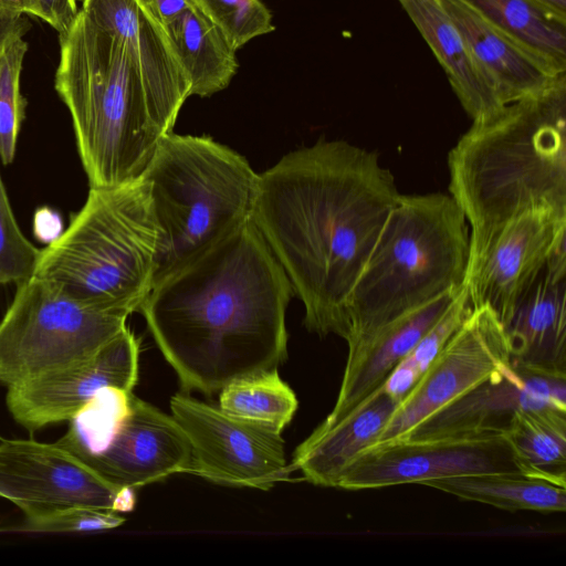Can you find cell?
Here are the masks:
<instances>
[{"instance_id": "1", "label": "cell", "mask_w": 566, "mask_h": 566, "mask_svg": "<svg viewBox=\"0 0 566 566\" xmlns=\"http://www.w3.org/2000/svg\"><path fill=\"white\" fill-rule=\"evenodd\" d=\"M400 192L376 151L318 139L258 176L251 219L321 337L348 334L350 293Z\"/></svg>"}, {"instance_id": "2", "label": "cell", "mask_w": 566, "mask_h": 566, "mask_svg": "<svg viewBox=\"0 0 566 566\" xmlns=\"http://www.w3.org/2000/svg\"><path fill=\"white\" fill-rule=\"evenodd\" d=\"M292 296L250 218L156 281L138 312L182 388L211 395L286 359Z\"/></svg>"}, {"instance_id": "3", "label": "cell", "mask_w": 566, "mask_h": 566, "mask_svg": "<svg viewBox=\"0 0 566 566\" xmlns=\"http://www.w3.org/2000/svg\"><path fill=\"white\" fill-rule=\"evenodd\" d=\"M54 86L93 188L140 178L191 96L167 36L134 44L102 31L81 10L60 34Z\"/></svg>"}, {"instance_id": "4", "label": "cell", "mask_w": 566, "mask_h": 566, "mask_svg": "<svg viewBox=\"0 0 566 566\" xmlns=\"http://www.w3.org/2000/svg\"><path fill=\"white\" fill-rule=\"evenodd\" d=\"M449 195L469 226V258L512 219L566 212V73L472 122L448 156Z\"/></svg>"}, {"instance_id": "5", "label": "cell", "mask_w": 566, "mask_h": 566, "mask_svg": "<svg viewBox=\"0 0 566 566\" xmlns=\"http://www.w3.org/2000/svg\"><path fill=\"white\" fill-rule=\"evenodd\" d=\"M160 241L147 180L90 187L67 228L40 250L33 275L95 310L128 316L155 284Z\"/></svg>"}, {"instance_id": "6", "label": "cell", "mask_w": 566, "mask_h": 566, "mask_svg": "<svg viewBox=\"0 0 566 566\" xmlns=\"http://www.w3.org/2000/svg\"><path fill=\"white\" fill-rule=\"evenodd\" d=\"M468 222L450 195H400L347 304L348 348L463 286Z\"/></svg>"}, {"instance_id": "7", "label": "cell", "mask_w": 566, "mask_h": 566, "mask_svg": "<svg viewBox=\"0 0 566 566\" xmlns=\"http://www.w3.org/2000/svg\"><path fill=\"white\" fill-rule=\"evenodd\" d=\"M258 176L245 157L209 136L163 137L142 176L161 230L155 282L251 218Z\"/></svg>"}, {"instance_id": "8", "label": "cell", "mask_w": 566, "mask_h": 566, "mask_svg": "<svg viewBox=\"0 0 566 566\" xmlns=\"http://www.w3.org/2000/svg\"><path fill=\"white\" fill-rule=\"evenodd\" d=\"M128 316L95 310L32 275L0 321V385L11 387L94 355Z\"/></svg>"}, {"instance_id": "9", "label": "cell", "mask_w": 566, "mask_h": 566, "mask_svg": "<svg viewBox=\"0 0 566 566\" xmlns=\"http://www.w3.org/2000/svg\"><path fill=\"white\" fill-rule=\"evenodd\" d=\"M170 411L190 443L186 473L216 483L269 490L287 481L294 471L279 431L181 392L171 397Z\"/></svg>"}, {"instance_id": "10", "label": "cell", "mask_w": 566, "mask_h": 566, "mask_svg": "<svg viewBox=\"0 0 566 566\" xmlns=\"http://www.w3.org/2000/svg\"><path fill=\"white\" fill-rule=\"evenodd\" d=\"M489 474H525L504 434L401 439L360 452L337 488L359 491Z\"/></svg>"}, {"instance_id": "11", "label": "cell", "mask_w": 566, "mask_h": 566, "mask_svg": "<svg viewBox=\"0 0 566 566\" xmlns=\"http://www.w3.org/2000/svg\"><path fill=\"white\" fill-rule=\"evenodd\" d=\"M0 497L25 515L72 506L130 512L135 490L117 486L66 449L31 439L0 442Z\"/></svg>"}, {"instance_id": "12", "label": "cell", "mask_w": 566, "mask_h": 566, "mask_svg": "<svg viewBox=\"0 0 566 566\" xmlns=\"http://www.w3.org/2000/svg\"><path fill=\"white\" fill-rule=\"evenodd\" d=\"M512 364L509 342L495 313L486 305L472 307L402 396L374 446L402 438L423 419Z\"/></svg>"}, {"instance_id": "13", "label": "cell", "mask_w": 566, "mask_h": 566, "mask_svg": "<svg viewBox=\"0 0 566 566\" xmlns=\"http://www.w3.org/2000/svg\"><path fill=\"white\" fill-rule=\"evenodd\" d=\"M564 241L566 212L542 207L509 221L469 258L463 285L471 307L489 306L504 326Z\"/></svg>"}, {"instance_id": "14", "label": "cell", "mask_w": 566, "mask_h": 566, "mask_svg": "<svg viewBox=\"0 0 566 566\" xmlns=\"http://www.w3.org/2000/svg\"><path fill=\"white\" fill-rule=\"evenodd\" d=\"M139 340L126 326L91 357L8 387L7 407L30 431L70 421L99 390L132 391L138 379Z\"/></svg>"}, {"instance_id": "15", "label": "cell", "mask_w": 566, "mask_h": 566, "mask_svg": "<svg viewBox=\"0 0 566 566\" xmlns=\"http://www.w3.org/2000/svg\"><path fill=\"white\" fill-rule=\"evenodd\" d=\"M566 378L535 374L512 364L433 412L402 438L429 440L504 434L521 409L566 410Z\"/></svg>"}, {"instance_id": "16", "label": "cell", "mask_w": 566, "mask_h": 566, "mask_svg": "<svg viewBox=\"0 0 566 566\" xmlns=\"http://www.w3.org/2000/svg\"><path fill=\"white\" fill-rule=\"evenodd\" d=\"M190 443L171 415L136 397L103 449L82 460L108 482L137 489L187 472Z\"/></svg>"}, {"instance_id": "17", "label": "cell", "mask_w": 566, "mask_h": 566, "mask_svg": "<svg viewBox=\"0 0 566 566\" xmlns=\"http://www.w3.org/2000/svg\"><path fill=\"white\" fill-rule=\"evenodd\" d=\"M503 328L514 365L566 378V241L552 252Z\"/></svg>"}, {"instance_id": "18", "label": "cell", "mask_w": 566, "mask_h": 566, "mask_svg": "<svg viewBox=\"0 0 566 566\" xmlns=\"http://www.w3.org/2000/svg\"><path fill=\"white\" fill-rule=\"evenodd\" d=\"M462 289L440 295L349 347L336 402L318 427L336 424L379 389Z\"/></svg>"}, {"instance_id": "19", "label": "cell", "mask_w": 566, "mask_h": 566, "mask_svg": "<svg viewBox=\"0 0 566 566\" xmlns=\"http://www.w3.org/2000/svg\"><path fill=\"white\" fill-rule=\"evenodd\" d=\"M437 2L467 42L504 106L542 91L560 75L462 0Z\"/></svg>"}, {"instance_id": "20", "label": "cell", "mask_w": 566, "mask_h": 566, "mask_svg": "<svg viewBox=\"0 0 566 566\" xmlns=\"http://www.w3.org/2000/svg\"><path fill=\"white\" fill-rule=\"evenodd\" d=\"M399 401L381 386L336 424L317 427L293 452V470L315 485L337 488L352 461L376 443Z\"/></svg>"}, {"instance_id": "21", "label": "cell", "mask_w": 566, "mask_h": 566, "mask_svg": "<svg viewBox=\"0 0 566 566\" xmlns=\"http://www.w3.org/2000/svg\"><path fill=\"white\" fill-rule=\"evenodd\" d=\"M398 2L443 67L454 94L472 122L501 111L504 105L437 0Z\"/></svg>"}, {"instance_id": "22", "label": "cell", "mask_w": 566, "mask_h": 566, "mask_svg": "<svg viewBox=\"0 0 566 566\" xmlns=\"http://www.w3.org/2000/svg\"><path fill=\"white\" fill-rule=\"evenodd\" d=\"M163 28L189 81L191 96L208 97L228 87L239 67L237 50L198 7Z\"/></svg>"}, {"instance_id": "23", "label": "cell", "mask_w": 566, "mask_h": 566, "mask_svg": "<svg viewBox=\"0 0 566 566\" xmlns=\"http://www.w3.org/2000/svg\"><path fill=\"white\" fill-rule=\"evenodd\" d=\"M555 74L566 73V18L533 0H462Z\"/></svg>"}, {"instance_id": "24", "label": "cell", "mask_w": 566, "mask_h": 566, "mask_svg": "<svg viewBox=\"0 0 566 566\" xmlns=\"http://www.w3.org/2000/svg\"><path fill=\"white\" fill-rule=\"evenodd\" d=\"M422 485L509 512L566 510V485L528 474L460 476L426 481Z\"/></svg>"}, {"instance_id": "25", "label": "cell", "mask_w": 566, "mask_h": 566, "mask_svg": "<svg viewBox=\"0 0 566 566\" xmlns=\"http://www.w3.org/2000/svg\"><path fill=\"white\" fill-rule=\"evenodd\" d=\"M504 436L525 474L566 485L565 409L517 410Z\"/></svg>"}, {"instance_id": "26", "label": "cell", "mask_w": 566, "mask_h": 566, "mask_svg": "<svg viewBox=\"0 0 566 566\" xmlns=\"http://www.w3.org/2000/svg\"><path fill=\"white\" fill-rule=\"evenodd\" d=\"M298 401L277 369L231 381L220 390L219 407L226 412L275 431L291 422Z\"/></svg>"}, {"instance_id": "27", "label": "cell", "mask_w": 566, "mask_h": 566, "mask_svg": "<svg viewBox=\"0 0 566 566\" xmlns=\"http://www.w3.org/2000/svg\"><path fill=\"white\" fill-rule=\"evenodd\" d=\"M27 50L23 34H17L0 54V161L3 165L14 158L24 118L25 99L20 92V75Z\"/></svg>"}, {"instance_id": "28", "label": "cell", "mask_w": 566, "mask_h": 566, "mask_svg": "<svg viewBox=\"0 0 566 566\" xmlns=\"http://www.w3.org/2000/svg\"><path fill=\"white\" fill-rule=\"evenodd\" d=\"M81 11L102 31L134 44L166 35L142 0H83Z\"/></svg>"}, {"instance_id": "29", "label": "cell", "mask_w": 566, "mask_h": 566, "mask_svg": "<svg viewBox=\"0 0 566 566\" xmlns=\"http://www.w3.org/2000/svg\"><path fill=\"white\" fill-rule=\"evenodd\" d=\"M196 4L235 50L275 29L261 0H196Z\"/></svg>"}, {"instance_id": "30", "label": "cell", "mask_w": 566, "mask_h": 566, "mask_svg": "<svg viewBox=\"0 0 566 566\" xmlns=\"http://www.w3.org/2000/svg\"><path fill=\"white\" fill-rule=\"evenodd\" d=\"M40 250L22 233L0 175V284H19L34 273Z\"/></svg>"}, {"instance_id": "31", "label": "cell", "mask_w": 566, "mask_h": 566, "mask_svg": "<svg viewBox=\"0 0 566 566\" xmlns=\"http://www.w3.org/2000/svg\"><path fill=\"white\" fill-rule=\"evenodd\" d=\"M471 308L463 285V289L439 321L427 332L417 346L397 367L417 381L438 352L461 326Z\"/></svg>"}, {"instance_id": "32", "label": "cell", "mask_w": 566, "mask_h": 566, "mask_svg": "<svg viewBox=\"0 0 566 566\" xmlns=\"http://www.w3.org/2000/svg\"><path fill=\"white\" fill-rule=\"evenodd\" d=\"M119 513L86 506H72L25 515L23 528L32 532H98L124 524Z\"/></svg>"}, {"instance_id": "33", "label": "cell", "mask_w": 566, "mask_h": 566, "mask_svg": "<svg viewBox=\"0 0 566 566\" xmlns=\"http://www.w3.org/2000/svg\"><path fill=\"white\" fill-rule=\"evenodd\" d=\"M30 14L49 23L59 34L73 24L78 10L75 0H29Z\"/></svg>"}, {"instance_id": "34", "label": "cell", "mask_w": 566, "mask_h": 566, "mask_svg": "<svg viewBox=\"0 0 566 566\" xmlns=\"http://www.w3.org/2000/svg\"><path fill=\"white\" fill-rule=\"evenodd\" d=\"M154 18L164 27L186 10L197 7L196 0H142Z\"/></svg>"}, {"instance_id": "35", "label": "cell", "mask_w": 566, "mask_h": 566, "mask_svg": "<svg viewBox=\"0 0 566 566\" xmlns=\"http://www.w3.org/2000/svg\"><path fill=\"white\" fill-rule=\"evenodd\" d=\"M30 24L23 14L0 11V54L6 44L17 34H25Z\"/></svg>"}, {"instance_id": "36", "label": "cell", "mask_w": 566, "mask_h": 566, "mask_svg": "<svg viewBox=\"0 0 566 566\" xmlns=\"http://www.w3.org/2000/svg\"><path fill=\"white\" fill-rule=\"evenodd\" d=\"M0 11L12 14H30L29 0H0Z\"/></svg>"}, {"instance_id": "37", "label": "cell", "mask_w": 566, "mask_h": 566, "mask_svg": "<svg viewBox=\"0 0 566 566\" xmlns=\"http://www.w3.org/2000/svg\"><path fill=\"white\" fill-rule=\"evenodd\" d=\"M551 11L566 18V0H533Z\"/></svg>"}]
</instances>
